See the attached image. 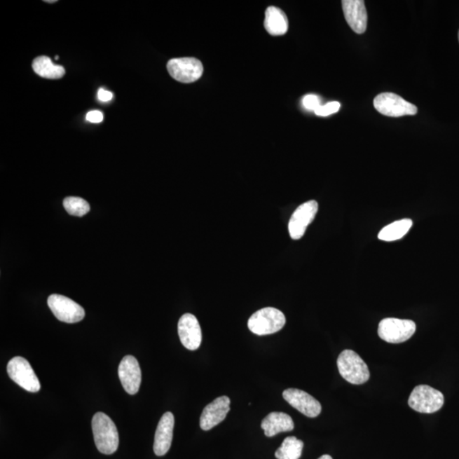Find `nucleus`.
Instances as JSON below:
<instances>
[{
  "instance_id": "1",
  "label": "nucleus",
  "mask_w": 459,
  "mask_h": 459,
  "mask_svg": "<svg viewBox=\"0 0 459 459\" xmlns=\"http://www.w3.org/2000/svg\"><path fill=\"white\" fill-rule=\"evenodd\" d=\"M92 430L95 446L100 453L111 455L118 450V429L109 416L103 413H95L92 418Z\"/></svg>"
},
{
  "instance_id": "2",
  "label": "nucleus",
  "mask_w": 459,
  "mask_h": 459,
  "mask_svg": "<svg viewBox=\"0 0 459 459\" xmlns=\"http://www.w3.org/2000/svg\"><path fill=\"white\" fill-rule=\"evenodd\" d=\"M337 365L339 374L350 384L362 385L370 378L369 366L353 350L342 351L338 357Z\"/></svg>"
},
{
  "instance_id": "3",
  "label": "nucleus",
  "mask_w": 459,
  "mask_h": 459,
  "mask_svg": "<svg viewBox=\"0 0 459 459\" xmlns=\"http://www.w3.org/2000/svg\"><path fill=\"white\" fill-rule=\"evenodd\" d=\"M285 314L273 307H266L256 311L249 319L247 327L254 334L268 335L279 332L285 326Z\"/></svg>"
},
{
  "instance_id": "4",
  "label": "nucleus",
  "mask_w": 459,
  "mask_h": 459,
  "mask_svg": "<svg viewBox=\"0 0 459 459\" xmlns=\"http://www.w3.org/2000/svg\"><path fill=\"white\" fill-rule=\"evenodd\" d=\"M409 404L418 413H433L444 405V396L441 391L429 385H418L410 395Z\"/></svg>"
},
{
  "instance_id": "5",
  "label": "nucleus",
  "mask_w": 459,
  "mask_h": 459,
  "mask_svg": "<svg viewBox=\"0 0 459 459\" xmlns=\"http://www.w3.org/2000/svg\"><path fill=\"white\" fill-rule=\"evenodd\" d=\"M7 373L15 384L31 393L39 392L41 385L29 361L21 357L12 358L8 362Z\"/></svg>"
},
{
  "instance_id": "6",
  "label": "nucleus",
  "mask_w": 459,
  "mask_h": 459,
  "mask_svg": "<svg viewBox=\"0 0 459 459\" xmlns=\"http://www.w3.org/2000/svg\"><path fill=\"white\" fill-rule=\"evenodd\" d=\"M416 331V324L411 320L398 318H385L379 322L378 336L391 344H400L409 341Z\"/></svg>"
},
{
  "instance_id": "7",
  "label": "nucleus",
  "mask_w": 459,
  "mask_h": 459,
  "mask_svg": "<svg viewBox=\"0 0 459 459\" xmlns=\"http://www.w3.org/2000/svg\"><path fill=\"white\" fill-rule=\"evenodd\" d=\"M374 106L379 114L398 118L418 113L417 107L394 93H382L375 97Z\"/></svg>"
},
{
  "instance_id": "8",
  "label": "nucleus",
  "mask_w": 459,
  "mask_h": 459,
  "mask_svg": "<svg viewBox=\"0 0 459 459\" xmlns=\"http://www.w3.org/2000/svg\"><path fill=\"white\" fill-rule=\"evenodd\" d=\"M167 69L175 81L191 83L198 81L203 74V66L194 57L171 59L167 64Z\"/></svg>"
},
{
  "instance_id": "9",
  "label": "nucleus",
  "mask_w": 459,
  "mask_h": 459,
  "mask_svg": "<svg viewBox=\"0 0 459 459\" xmlns=\"http://www.w3.org/2000/svg\"><path fill=\"white\" fill-rule=\"evenodd\" d=\"M48 306L55 317L63 322H78L82 321L85 316V311L81 306L62 295H50L48 298Z\"/></svg>"
},
{
  "instance_id": "10",
  "label": "nucleus",
  "mask_w": 459,
  "mask_h": 459,
  "mask_svg": "<svg viewBox=\"0 0 459 459\" xmlns=\"http://www.w3.org/2000/svg\"><path fill=\"white\" fill-rule=\"evenodd\" d=\"M318 211V203L310 200L303 203L294 211L289 223L291 238L299 240L305 235L307 227L314 221Z\"/></svg>"
},
{
  "instance_id": "11",
  "label": "nucleus",
  "mask_w": 459,
  "mask_h": 459,
  "mask_svg": "<svg viewBox=\"0 0 459 459\" xmlns=\"http://www.w3.org/2000/svg\"><path fill=\"white\" fill-rule=\"evenodd\" d=\"M283 398L299 412L309 418H316L322 412V405L316 398L298 389H287L283 391Z\"/></svg>"
},
{
  "instance_id": "12",
  "label": "nucleus",
  "mask_w": 459,
  "mask_h": 459,
  "mask_svg": "<svg viewBox=\"0 0 459 459\" xmlns=\"http://www.w3.org/2000/svg\"><path fill=\"white\" fill-rule=\"evenodd\" d=\"M118 377L128 394L138 392L142 384V370L137 358L133 356L123 358L118 366Z\"/></svg>"
},
{
  "instance_id": "13",
  "label": "nucleus",
  "mask_w": 459,
  "mask_h": 459,
  "mask_svg": "<svg viewBox=\"0 0 459 459\" xmlns=\"http://www.w3.org/2000/svg\"><path fill=\"white\" fill-rule=\"evenodd\" d=\"M178 334L182 345L186 349L196 350L202 343V330L197 317L193 314L186 313L179 318Z\"/></svg>"
},
{
  "instance_id": "14",
  "label": "nucleus",
  "mask_w": 459,
  "mask_h": 459,
  "mask_svg": "<svg viewBox=\"0 0 459 459\" xmlns=\"http://www.w3.org/2000/svg\"><path fill=\"white\" fill-rule=\"evenodd\" d=\"M231 400L228 397H219L203 409L200 417V427L203 430H210L221 424L230 411Z\"/></svg>"
},
{
  "instance_id": "15",
  "label": "nucleus",
  "mask_w": 459,
  "mask_h": 459,
  "mask_svg": "<svg viewBox=\"0 0 459 459\" xmlns=\"http://www.w3.org/2000/svg\"><path fill=\"white\" fill-rule=\"evenodd\" d=\"M174 417L172 413L163 415L156 430L153 450L157 456H165L172 444Z\"/></svg>"
},
{
  "instance_id": "16",
  "label": "nucleus",
  "mask_w": 459,
  "mask_h": 459,
  "mask_svg": "<svg viewBox=\"0 0 459 459\" xmlns=\"http://www.w3.org/2000/svg\"><path fill=\"white\" fill-rule=\"evenodd\" d=\"M345 18L355 33H364L367 26V13L363 0H344L342 1Z\"/></svg>"
},
{
  "instance_id": "17",
  "label": "nucleus",
  "mask_w": 459,
  "mask_h": 459,
  "mask_svg": "<svg viewBox=\"0 0 459 459\" xmlns=\"http://www.w3.org/2000/svg\"><path fill=\"white\" fill-rule=\"evenodd\" d=\"M261 428L267 437L277 436L282 432H289L294 428L292 418L289 414L280 412L270 413L263 419Z\"/></svg>"
},
{
  "instance_id": "18",
  "label": "nucleus",
  "mask_w": 459,
  "mask_h": 459,
  "mask_svg": "<svg viewBox=\"0 0 459 459\" xmlns=\"http://www.w3.org/2000/svg\"><path fill=\"white\" fill-rule=\"evenodd\" d=\"M265 29L270 35H285L289 29V20L281 9L278 7L267 8L265 18Z\"/></svg>"
},
{
  "instance_id": "19",
  "label": "nucleus",
  "mask_w": 459,
  "mask_h": 459,
  "mask_svg": "<svg viewBox=\"0 0 459 459\" xmlns=\"http://www.w3.org/2000/svg\"><path fill=\"white\" fill-rule=\"evenodd\" d=\"M33 69L41 77L48 79L62 78L66 74L62 66L54 64L50 57L45 55L34 59Z\"/></svg>"
},
{
  "instance_id": "20",
  "label": "nucleus",
  "mask_w": 459,
  "mask_h": 459,
  "mask_svg": "<svg viewBox=\"0 0 459 459\" xmlns=\"http://www.w3.org/2000/svg\"><path fill=\"white\" fill-rule=\"evenodd\" d=\"M413 226L410 219H403L386 226L378 233V238L382 241L393 242L399 240L409 233Z\"/></svg>"
},
{
  "instance_id": "21",
  "label": "nucleus",
  "mask_w": 459,
  "mask_h": 459,
  "mask_svg": "<svg viewBox=\"0 0 459 459\" xmlns=\"http://www.w3.org/2000/svg\"><path fill=\"white\" fill-rule=\"evenodd\" d=\"M304 442L295 437H289L282 441L280 448L275 453L278 459H299L301 457Z\"/></svg>"
},
{
  "instance_id": "22",
  "label": "nucleus",
  "mask_w": 459,
  "mask_h": 459,
  "mask_svg": "<svg viewBox=\"0 0 459 459\" xmlns=\"http://www.w3.org/2000/svg\"><path fill=\"white\" fill-rule=\"evenodd\" d=\"M63 206L67 213L78 217H83L90 210L89 203L85 199L78 197H69L64 199Z\"/></svg>"
},
{
  "instance_id": "23",
  "label": "nucleus",
  "mask_w": 459,
  "mask_h": 459,
  "mask_svg": "<svg viewBox=\"0 0 459 459\" xmlns=\"http://www.w3.org/2000/svg\"><path fill=\"white\" fill-rule=\"evenodd\" d=\"M339 109H341V103L333 102L327 103L326 105H322L314 113L320 117H327V116L336 114Z\"/></svg>"
},
{
  "instance_id": "24",
  "label": "nucleus",
  "mask_w": 459,
  "mask_h": 459,
  "mask_svg": "<svg viewBox=\"0 0 459 459\" xmlns=\"http://www.w3.org/2000/svg\"><path fill=\"white\" fill-rule=\"evenodd\" d=\"M302 105L307 111H316L320 107L321 100L316 95H307L302 100Z\"/></svg>"
},
{
  "instance_id": "25",
  "label": "nucleus",
  "mask_w": 459,
  "mask_h": 459,
  "mask_svg": "<svg viewBox=\"0 0 459 459\" xmlns=\"http://www.w3.org/2000/svg\"><path fill=\"white\" fill-rule=\"evenodd\" d=\"M103 114L100 111H90L86 115L88 121L94 123H98L103 121Z\"/></svg>"
},
{
  "instance_id": "26",
  "label": "nucleus",
  "mask_w": 459,
  "mask_h": 459,
  "mask_svg": "<svg viewBox=\"0 0 459 459\" xmlns=\"http://www.w3.org/2000/svg\"><path fill=\"white\" fill-rule=\"evenodd\" d=\"M114 97V94L111 93L110 91H107L106 90L100 89L98 90V99L100 101L103 102H110L111 99Z\"/></svg>"
},
{
  "instance_id": "27",
  "label": "nucleus",
  "mask_w": 459,
  "mask_h": 459,
  "mask_svg": "<svg viewBox=\"0 0 459 459\" xmlns=\"http://www.w3.org/2000/svg\"><path fill=\"white\" fill-rule=\"evenodd\" d=\"M318 459H333V458L329 456V455L325 454V455H322V456L321 458H319Z\"/></svg>"
},
{
  "instance_id": "28",
  "label": "nucleus",
  "mask_w": 459,
  "mask_h": 459,
  "mask_svg": "<svg viewBox=\"0 0 459 459\" xmlns=\"http://www.w3.org/2000/svg\"><path fill=\"white\" fill-rule=\"evenodd\" d=\"M46 2H47V3H55V2H57V1H55H55H46Z\"/></svg>"
},
{
  "instance_id": "29",
  "label": "nucleus",
  "mask_w": 459,
  "mask_h": 459,
  "mask_svg": "<svg viewBox=\"0 0 459 459\" xmlns=\"http://www.w3.org/2000/svg\"><path fill=\"white\" fill-rule=\"evenodd\" d=\"M55 60H59V57H58V55H57V57H55Z\"/></svg>"
},
{
  "instance_id": "30",
  "label": "nucleus",
  "mask_w": 459,
  "mask_h": 459,
  "mask_svg": "<svg viewBox=\"0 0 459 459\" xmlns=\"http://www.w3.org/2000/svg\"><path fill=\"white\" fill-rule=\"evenodd\" d=\"M458 41H459V32H458Z\"/></svg>"
}]
</instances>
